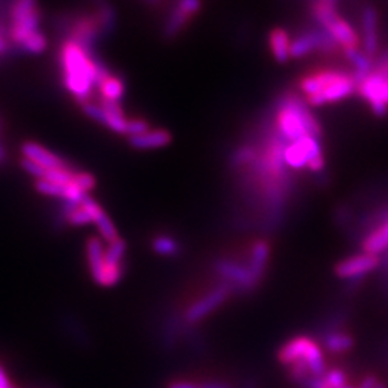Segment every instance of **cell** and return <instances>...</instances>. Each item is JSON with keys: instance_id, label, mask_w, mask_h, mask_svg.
Wrapping results in <instances>:
<instances>
[{"instance_id": "cell-1", "label": "cell", "mask_w": 388, "mask_h": 388, "mask_svg": "<svg viewBox=\"0 0 388 388\" xmlns=\"http://www.w3.org/2000/svg\"><path fill=\"white\" fill-rule=\"evenodd\" d=\"M98 56H91L71 39L60 49L64 87L81 105L89 103L94 89L98 88Z\"/></svg>"}, {"instance_id": "cell-2", "label": "cell", "mask_w": 388, "mask_h": 388, "mask_svg": "<svg viewBox=\"0 0 388 388\" xmlns=\"http://www.w3.org/2000/svg\"><path fill=\"white\" fill-rule=\"evenodd\" d=\"M275 112V127L289 143H295L306 135L321 140V124L309 111L305 100L298 95L286 94L282 96Z\"/></svg>"}, {"instance_id": "cell-3", "label": "cell", "mask_w": 388, "mask_h": 388, "mask_svg": "<svg viewBox=\"0 0 388 388\" xmlns=\"http://www.w3.org/2000/svg\"><path fill=\"white\" fill-rule=\"evenodd\" d=\"M318 26L325 29L344 51L360 49L361 42L354 28L338 15L337 0H315L310 8Z\"/></svg>"}, {"instance_id": "cell-4", "label": "cell", "mask_w": 388, "mask_h": 388, "mask_svg": "<svg viewBox=\"0 0 388 388\" xmlns=\"http://www.w3.org/2000/svg\"><path fill=\"white\" fill-rule=\"evenodd\" d=\"M278 358L285 365H292L298 361H305L310 377H322L326 373V364L321 346L308 337H297L289 340L279 349Z\"/></svg>"}, {"instance_id": "cell-5", "label": "cell", "mask_w": 388, "mask_h": 388, "mask_svg": "<svg viewBox=\"0 0 388 388\" xmlns=\"http://www.w3.org/2000/svg\"><path fill=\"white\" fill-rule=\"evenodd\" d=\"M103 239L92 236L87 242V262L92 279L105 288L114 286L123 278L124 266H112L105 259Z\"/></svg>"}, {"instance_id": "cell-6", "label": "cell", "mask_w": 388, "mask_h": 388, "mask_svg": "<svg viewBox=\"0 0 388 388\" xmlns=\"http://www.w3.org/2000/svg\"><path fill=\"white\" fill-rule=\"evenodd\" d=\"M340 46L334 41V37L317 25L314 29L305 30L292 39V42H290V60H302V58L317 51L333 53Z\"/></svg>"}, {"instance_id": "cell-7", "label": "cell", "mask_w": 388, "mask_h": 388, "mask_svg": "<svg viewBox=\"0 0 388 388\" xmlns=\"http://www.w3.org/2000/svg\"><path fill=\"white\" fill-rule=\"evenodd\" d=\"M81 108L88 118L94 120L95 123L107 127L108 130L116 134L127 135L128 118L125 116L120 103H114L101 98L98 104L87 103L81 105Z\"/></svg>"}, {"instance_id": "cell-8", "label": "cell", "mask_w": 388, "mask_h": 388, "mask_svg": "<svg viewBox=\"0 0 388 388\" xmlns=\"http://www.w3.org/2000/svg\"><path fill=\"white\" fill-rule=\"evenodd\" d=\"M357 92L371 107L377 116H384L388 111V75L371 71L357 84Z\"/></svg>"}, {"instance_id": "cell-9", "label": "cell", "mask_w": 388, "mask_h": 388, "mask_svg": "<svg viewBox=\"0 0 388 388\" xmlns=\"http://www.w3.org/2000/svg\"><path fill=\"white\" fill-rule=\"evenodd\" d=\"M229 292H230L229 285H220L213 290H210L209 294H206L197 302H194L191 306L187 308L186 314H184L186 321L190 324H196V322L204 319L206 317H209L211 312H215L219 306H222L224 303V301L229 297Z\"/></svg>"}, {"instance_id": "cell-10", "label": "cell", "mask_w": 388, "mask_h": 388, "mask_svg": "<svg viewBox=\"0 0 388 388\" xmlns=\"http://www.w3.org/2000/svg\"><path fill=\"white\" fill-rule=\"evenodd\" d=\"M381 261L377 255H370L364 252L361 255H355L338 262L334 267V272L340 279H362L367 274L377 269Z\"/></svg>"}, {"instance_id": "cell-11", "label": "cell", "mask_w": 388, "mask_h": 388, "mask_svg": "<svg viewBox=\"0 0 388 388\" xmlns=\"http://www.w3.org/2000/svg\"><path fill=\"white\" fill-rule=\"evenodd\" d=\"M346 75H348V72H342V71H337V69H324V71L308 73L301 78L299 89L303 94V98L309 100V98H312V96L319 95L329 87L337 84Z\"/></svg>"}, {"instance_id": "cell-12", "label": "cell", "mask_w": 388, "mask_h": 388, "mask_svg": "<svg viewBox=\"0 0 388 388\" xmlns=\"http://www.w3.org/2000/svg\"><path fill=\"white\" fill-rule=\"evenodd\" d=\"M21 152L24 159H28L37 166H41L45 170H55V168H69L72 167L65 159L56 155L55 152L49 151L44 146L37 144L35 141H26L21 146Z\"/></svg>"}, {"instance_id": "cell-13", "label": "cell", "mask_w": 388, "mask_h": 388, "mask_svg": "<svg viewBox=\"0 0 388 388\" xmlns=\"http://www.w3.org/2000/svg\"><path fill=\"white\" fill-rule=\"evenodd\" d=\"M215 269L218 274L220 276H223L226 281L238 285L242 289H252L259 283V281L252 275V272L247 265L245 266V265L236 263L233 261L222 259V261L216 262Z\"/></svg>"}, {"instance_id": "cell-14", "label": "cell", "mask_w": 388, "mask_h": 388, "mask_svg": "<svg viewBox=\"0 0 388 388\" xmlns=\"http://www.w3.org/2000/svg\"><path fill=\"white\" fill-rule=\"evenodd\" d=\"M173 135L164 128H150L147 132L135 137H128V144L134 150H157L170 146Z\"/></svg>"}, {"instance_id": "cell-15", "label": "cell", "mask_w": 388, "mask_h": 388, "mask_svg": "<svg viewBox=\"0 0 388 388\" xmlns=\"http://www.w3.org/2000/svg\"><path fill=\"white\" fill-rule=\"evenodd\" d=\"M362 52L371 58L378 49V35H377V12L373 6H365L362 9Z\"/></svg>"}, {"instance_id": "cell-16", "label": "cell", "mask_w": 388, "mask_h": 388, "mask_svg": "<svg viewBox=\"0 0 388 388\" xmlns=\"http://www.w3.org/2000/svg\"><path fill=\"white\" fill-rule=\"evenodd\" d=\"M269 48L278 64H286L290 60V39L289 33L282 28L272 29L269 33Z\"/></svg>"}, {"instance_id": "cell-17", "label": "cell", "mask_w": 388, "mask_h": 388, "mask_svg": "<svg viewBox=\"0 0 388 388\" xmlns=\"http://www.w3.org/2000/svg\"><path fill=\"white\" fill-rule=\"evenodd\" d=\"M193 16H190L186 10H183L177 3L174 5L166 19V24L163 28V35L166 39L177 37L190 24Z\"/></svg>"}, {"instance_id": "cell-18", "label": "cell", "mask_w": 388, "mask_h": 388, "mask_svg": "<svg viewBox=\"0 0 388 388\" xmlns=\"http://www.w3.org/2000/svg\"><path fill=\"white\" fill-rule=\"evenodd\" d=\"M269 255H270V246L265 240L256 242L250 249V258H249V269L258 281H261L263 272L267 266L269 262Z\"/></svg>"}, {"instance_id": "cell-19", "label": "cell", "mask_w": 388, "mask_h": 388, "mask_svg": "<svg viewBox=\"0 0 388 388\" xmlns=\"http://www.w3.org/2000/svg\"><path fill=\"white\" fill-rule=\"evenodd\" d=\"M362 249L365 254L377 256L378 254L388 250V219L362 240Z\"/></svg>"}, {"instance_id": "cell-20", "label": "cell", "mask_w": 388, "mask_h": 388, "mask_svg": "<svg viewBox=\"0 0 388 388\" xmlns=\"http://www.w3.org/2000/svg\"><path fill=\"white\" fill-rule=\"evenodd\" d=\"M39 10L37 0H10L8 6L9 25L22 22Z\"/></svg>"}, {"instance_id": "cell-21", "label": "cell", "mask_w": 388, "mask_h": 388, "mask_svg": "<svg viewBox=\"0 0 388 388\" xmlns=\"http://www.w3.org/2000/svg\"><path fill=\"white\" fill-rule=\"evenodd\" d=\"M95 16L98 19L101 26V35L108 36L116 26V13L115 9L107 2V0H95Z\"/></svg>"}, {"instance_id": "cell-22", "label": "cell", "mask_w": 388, "mask_h": 388, "mask_svg": "<svg viewBox=\"0 0 388 388\" xmlns=\"http://www.w3.org/2000/svg\"><path fill=\"white\" fill-rule=\"evenodd\" d=\"M98 91L101 94V98L108 100V101H114V103H120L121 98L124 96L125 85H124V81L121 80L120 76L111 75L109 78H107L104 82L100 84Z\"/></svg>"}, {"instance_id": "cell-23", "label": "cell", "mask_w": 388, "mask_h": 388, "mask_svg": "<svg viewBox=\"0 0 388 388\" xmlns=\"http://www.w3.org/2000/svg\"><path fill=\"white\" fill-rule=\"evenodd\" d=\"M325 346L329 353L334 354H341L345 351H349L354 346V338L341 331H334L329 333L325 338Z\"/></svg>"}, {"instance_id": "cell-24", "label": "cell", "mask_w": 388, "mask_h": 388, "mask_svg": "<svg viewBox=\"0 0 388 388\" xmlns=\"http://www.w3.org/2000/svg\"><path fill=\"white\" fill-rule=\"evenodd\" d=\"M17 52H24L29 55H41L48 49V37L41 30H37L28 36L25 41L15 48Z\"/></svg>"}, {"instance_id": "cell-25", "label": "cell", "mask_w": 388, "mask_h": 388, "mask_svg": "<svg viewBox=\"0 0 388 388\" xmlns=\"http://www.w3.org/2000/svg\"><path fill=\"white\" fill-rule=\"evenodd\" d=\"M152 249L155 254L163 256H176L180 252L179 243L170 236H157L152 240Z\"/></svg>"}, {"instance_id": "cell-26", "label": "cell", "mask_w": 388, "mask_h": 388, "mask_svg": "<svg viewBox=\"0 0 388 388\" xmlns=\"http://www.w3.org/2000/svg\"><path fill=\"white\" fill-rule=\"evenodd\" d=\"M150 124L141 118H132L128 120L127 127V137H135V135H141L150 130Z\"/></svg>"}, {"instance_id": "cell-27", "label": "cell", "mask_w": 388, "mask_h": 388, "mask_svg": "<svg viewBox=\"0 0 388 388\" xmlns=\"http://www.w3.org/2000/svg\"><path fill=\"white\" fill-rule=\"evenodd\" d=\"M75 183L78 184V187H81L85 193H89L96 186L95 177L92 176L91 173H87V171H76Z\"/></svg>"}, {"instance_id": "cell-28", "label": "cell", "mask_w": 388, "mask_h": 388, "mask_svg": "<svg viewBox=\"0 0 388 388\" xmlns=\"http://www.w3.org/2000/svg\"><path fill=\"white\" fill-rule=\"evenodd\" d=\"M167 388H202L200 382H193V381H173L171 384H168Z\"/></svg>"}, {"instance_id": "cell-29", "label": "cell", "mask_w": 388, "mask_h": 388, "mask_svg": "<svg viewBox=\"0 0 388 388\" xmlns=\"http://www.w3.org/2000/svg\"><path fill=\"white\" fill-rule=\"evenodd\" d=\"M0 388H15L2 365H0Z\"/></svg>"}, {"instance_id": "cell-30", "label": "cell", "mask_w": 388, "mask_h": 388, "mask_svg": "<svg viewBox=\"0 0 388 388\" xmlns=\"http://www.w3.org/2000/svg\"><path fill=\"white\" fill-rule=\"evenodd\" d=\"M377 378L374 377V376H367L364 380H362V382L360 384V387L358 388H374V385L377 384Z\"/></svg>"}, {"instance_id": "cell-31", "label": "cell", "mask_w": 388, "mask_h": 388, "mask_svg": "<svg viewBox=\"0 0 388 388\" xmlns=\"http://www.w3.org/2000/svg\"><path fill=\"white\" fill-rule=\"evenodd\" d=\"M202 388H230L226 382H220V381H206V382H200Z\"/></svg>"}, {"instance_id": "cell-32", "label": "cell", "mask_w": 388, "mask_h": 388, "mask_svg": "<svg viewBox=\"0 0 388 388\" xmlns=\"http://www.w3.org/2000/svg\"><path fill=\"white\" fill-rule=\"evenodd\" d=\"M3 131H5V120H3V116L0 115V139H2Z\"/></svg>"}, {"instance_id": "cell-33", "label": "cell", "mask_w": 388, "mask_h": 388, "mask_svg": "<svg viewBox=\"0 0 388 388\" xmlns=\"http://www.w3.org/2000/svg\"><path fill=\"white\" fill-rule=\"evenodd\" d=\"M147 5H152V6H159L161 3V0H143Z\"/></svg>"}, {"instance_id": "cell-34", "label": "cell", "mask_w": 388, "mask_h": 388, "mask_svg": "<svg viewBox=\"0 0 388 388\" xmlns=\"http://www.w3.org/2000/svg\"><path fill=\"white\" fill-rule=\"evenodd\" d=\"M374 388H387V387H385V384H384V382H381V381H377V384L374 385Z\"/></svg>"}]
</instances>
